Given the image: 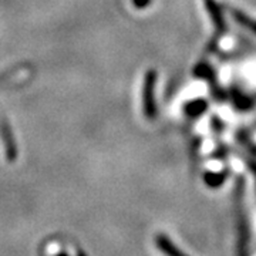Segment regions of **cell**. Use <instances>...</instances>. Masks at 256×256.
<instances>
[{"label": "cell", "instance_id": "1", "mask_svg": "<svg viewBox=\"0 0 256 256\" xmlns=\"http://www.w3.org/2000/svg\"><path fill=\"white\" fill-rule=\"evenodd\" d=\"M156 73L150 70L146 74V80H144V92H142V102H144V112L148 118L156 117Z\"/></svg>", "mask_w": 256, "mask_h": 256}, {"label": "cell", "instance_id": "2", "mask_svg": "<svg viewBox=\"0 0 256 256\" xmlns=\"http://www.w3.org/2000/svg\"><path fill=\"white\" fill-rule=\"evenodd\" d=\"M0 137L3 141V146H4V152L9 161H14L18 158V148H16V142L13 138V132L10 130L8 121L2 120L0 121Z\"/></svg>", "mask_w": 256, "mask_h": 256}, {"label": "cell", "instance_id": "3", "mask_svg": "<svg viewBox=\"0 0 256 256\" xmlns=\"http://www.w3.org/2000/svg\"><path fill=\"white\" fill-rule=\"evenodd\" d=\"M156 246L161 252H164L166 256H186L184 252H181L178 248L175 246L174 244L166 238L165 235H158L156 238Z\"/></svg>", "mask_w": 256, "mask_h": 256}, {"label": "cell", "instance_id": "4", "mask_svg": "<svg viewBox=\"0 0 256 256\" xmlns=\"http://www.w3.org/2000/svg\"><path fill=\"white\" fill-rule=\"evenodd\" d=\"M206 110V102L202 100H196V101H192L190 102L188 106H186V114L188 116H191V117H196V116H200L202 114L204 111Z\"/></svg>", "mask_w": 256, "mask_h": 256}, {"label": "cell", "instance_id": "5", "mask_svg": "<svg viewBox=\"0 0 256 256\" xmlns=\"http://www.w3.org/2000/svg\"><path fill=\"white\" fill-rule=\"evenodd\" d=\"M234 14H235V18H236V20H238L240 24H244L245 28H248L249 30H252L254 33H256V22L255 20L249 18V16L244 14V13H240V12H238V10H235V12H234Z\"/></svg>", "mask_w": 256, "mask_h": 256}, {"label": "cell", "instance_id": "6", "mask_svg": "<svg viewBox=\"0 0 256 256\" xmlns=\"http://www.w3.org/2000/svg\"><path fill=\"white\" fill-rule=\"evenodd\" d=\"M225 181V174H212V172H208V174L205 175V182L208 184L212 188H216V186H220V184Z\"/></svg>", "mask_w": 256, "mask_h": 256}, {"label": "cell", "instance_id": "7", "mask_svg": "<svg viewBox=\"0 0 256 256\" xmlns=\"http://www.w3.org/2000/svg\"><path fill=\"white\" fill-rule=\"evenodd\" d=\"M132 3L137 9H144L151 3V0H132Z\"/></svg>", "mask_w": 256, "mask_h": 256}]
</instances>
